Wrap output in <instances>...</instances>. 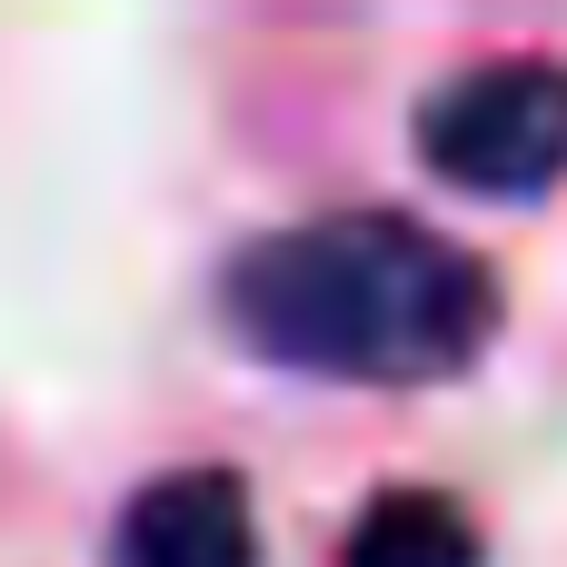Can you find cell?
<instances>
[{
	"mask_svg": "<svg viewBox=\"0 0 567 567\" xmlns=\"http://www.w3.org/2000/svg\"><path fill=\"white\" fill-rule=\"evenodd\" d=\"M110 567H259L249 488L229 468H169V478H150L120 508V528H110Z\"/></svg>",
	"mask_w": 567,
	"mask_h": 567,
	"instance_id": "cell-3",
	"label": "cell"
},
{
	"mask_svg": "<svg viewBox=\"0 0 567 567\" xmlns=\"http://www.w3.org/2000/svg\"><path fill=\"white\" fill-rule=\"evenodd\" d=\"M339 567H478V528H468V508L439 498V488H389V498L349 528Z\"/></svg>",
	"mask_w": 567,
	"mask_h": 567,
	"instance_id": "cell-4",
	"label": "cell"
},
{
	"mask_svg": "<svg viewBox=\"0 0 567 567\" xmlns=\"http://www.w3.org/2000/svg\"><path fill=\"white\" fill-rule=\"evenodd\" d=\"M419 159L468 199H538L567 179V60H488L419 100Z\"/></svg>",
	"mask_w": 567,
	"mask_h": 567,
	"instance_id": "cell-2",
	"label": "cell"
},
{
	"mask_svg": "<svg viewBox=\"0 0 567 567\" xmlns=\"http://www.w3.org/2000/svg\"><path fill=\"white\" fill-rule=\"evenodd\" d=\"M219 299L259 359L299 379H349V389L458 379L498 329L488 269L399 209H339L259 239L229 259Z\"/></svg>",
	"mask_w": 567,
	"mask_h": 567,
	"instance_id": "cell-1",
	"label": "cell"
}]
</instances>
